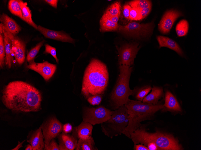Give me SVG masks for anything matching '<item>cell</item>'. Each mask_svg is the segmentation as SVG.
<instances>
[{
	"instance_id": "6da1fadb",
	"label": "cell",
	"mask_w": 201,
	"mask_h": 150,
	"mask_svg": "<svg viewBox=\"0 0 201 150\" xmlns=\"http://www.w3.org/2000/svg\"><path fill=\"white\" fill-rule=\"evenodd\" d=\"M2 93V103L12 111L35 112L41 109V93L26 82L21 81H11L3 87Z\"/></svg>"
},
{
	"instance_id": "7a4b0ae2",
	"label": "cell",
	"mask_w": 201,
	"mask_h": 150,
	"mask_svg": "<svg viewBox=\"0 0 201 150\" xmlns=\"http://www.w3.org/2000/svg\"><path fill=\"white\" fill-rule=\"evenodd\" d=\"M109 74L106 65L92 59L86 67L83 78L81 94L85 99L96 94H103L107 87Z\"/></svg>"
},
{
	"instance_id": "3957f363",
	"label": "cell",
	"mask_w": 201,
	"mask_h": 150,
	"mask_svg": "<svg viewBox=\"0 0 201 150\" xmlns=\"http://www.w3.org/2000/svg\"><path fill=\"white\" fill-rule=\"evenodd\" d=\"M142 125L130 133V138L134 144L141 143L147 147L149 150H183L178 140L172 135L157 131L153 133L146 130Z\"/></svg>"
},
{
	"instance_id": "277c9868",
	"label": "cell",
	"mask_w": 201,
	"mask_h": 150,
	"mask_svg": "<svg viewBox=\"0 0 201 150\" xmlns=\"http://www.w3.org/2000/svg\"><path fill=\"white\" fill-rule=\"evenodd\" d=\"M125 105L127 109L129 122L122 134L129 138L130 133L142 125L141 122L151 119L155 113L164 108V104L153 105L130 99Z\"/></svg>"
},
{
	"instance_id": "5b68a950",
	"label": "cell",
	"mask_w": 201,
	"mask_h": 150,
	"mask_svg": "<svg viewBox=\"0 0 201 150\" xmlns=\"http://www.w3.org/2000/svg\"><path fill=\"white\" fill-rule=\"evenodd\" d=\"M119 77L110 96L116 109L125 104L130 99L129 97L134 95L135 92V89L132 90L129 87L132 67L119 66Z\"/></svg>"
},
{
	"instance_id": "8992f818",
	"label": "cell",
	"mask_w": 201,
	"mask_h": 150,
	"mask_svg": "<svg viewBox=\"0 0 201 150\" xmlns=\"http://www.w3.org/2000/svg\"><path fill=\"white\" fill-rule=\"evenodd\" d=\"M128 122L127 109L124 104L114 111L110 118L101 124V129L105 135L112 138L121 135Z\"/></svg>"
},
{
	"instance_id": "52a82bcc",
	"label": "cell",
	"mask_w": 201,
	"mask_h": 150,
	"mask_svg": "<svg viewBox=\"0 0 201 150\" xmlns=\"http://www.w3.org/2000/svg\"><path fill=\"white\" fill-rule=\"evenodd\" d=\"M113 112L102 106L96 108L87 107L83 111V121L92 125L102 124L110 118Z\"/></svg>"
},
{
	"instance_id": "ba28073f",
	"label": "cell",
	"mask_w": 201,
	"mask_h": 150,
	"mask_svg": "<svg viewBox=\"0 0 201 150\" xmlns=\"http://www.w3.org/2000/svg\"><path fill=\"white\" fill-rule=\"evenodd\" d=\"M153 28L152 22L140 24L133 22L125 25H119L118 30L128 35L139 38L149 35L152 32Z\"/></svg>"
},
{
	"instance_id": "9c48e42d",
	"label": "cell",
	"mask_w": 201,
	"mask_h": 150,
	"mask_svg": "<svg viewBox=\"0 0 201 150\" xmlns=\"http://www.w3.org/2000/svg\"><path fill=\"white\" fill-rule=\"evenodd\" d=\"M138 46L137 43H128L118 49L119 66H131L140 49Z\"/></svg>"
},
{
	"instance_id": "30bf717a",
	"label": "cell",
	"mask_w": 201,
	"mask_h": 150,
	"mask_svg": "<svg viewBox=\"0 0 201 150\" xmlns=\"http://www.w3.org/2000/svg\"><path fill=\"white\" fill-rule=\"evenodd\" d=\"M63 125L55 117L48 119L41 125L45 146L63 131Z\"/></svg>"
},
{
	"instance_id": "8fae6325",
	"label": "cell",
	"mask_w": 201,
	"mask_h": 150,
	"mask_svg": "<svg viewBox=\"0 0 201 150\" xmlns=\"http://www.w3.org/2000/svg\"><path fill=\"white\" fill-rule=\"evenodd\" d=\"M2 28L3 34L11 40L12 52L16 60L20 64H22L25 58V43L20 38L10 32L3 24Z\"/></svg>"
},
{
	"instance_id": "7c38bea8",
	"label": "cell",
	"mask_w": 201,
	"mask_h": 150,
	"mask_svg": "<svg viewBox=\"0 0 201 150\" xmlns=\"http://www.w3.org/2000/svg\"><path fill=\"white\" fill-rule=\"evenodd\" d=\"M27 67L39 74L44 80L47 81L55 73L57 66L45 61L42 63L35 62L33 60L29 62Z\"/></svg>"
},
{
	"instance_id": "4fadbf2b",
	"label": "cell",
	"mask_w": 201,
	"mask_h": 150,
	"mask_svg": "<svg viewBox=\"0 0 201 150\" xmlns=\"http://www.w3.org/2000/svg\"><path fill=\"white\" fill-rule=\"evenodd\" d=\"M182 16L183 14L176 10L172 9L167 11L158 24L159 30L163 34L169 33L175 22Z\"/></svg>"
},
{
	"instance_id": "5bb4252c",
	"label": "cell",
	"mask_w": 201,
	"mask_h": 150,
	"mask_svg": "<svg viewBox=\"0 0 201 150\" xmlns=\"http://www.w3.org/2000/svg\"><path fill=\"white\" fill-rule=\"evenodd\" d=\"M76 127L74 128L72 135L63 132L59 135L60 150H73L76 148L78 141Z\"/></svg>"
},
{
	"instance_id": "9a60e30c",
	"label": "cell",
	"mask_w": 201,
	"mask_h": 150,
	"mask_svg": "<svg viewBox=\"0 0 201 150\" xmlns=\"http://www.w3.org/2000/svg\"><path fill=\"white\" fill-rule=\"evenodd\" d=\"M37 30L45 37L63 42L73 43L74 40L68 34L62 31H56L45 28L40 25L38 26Z\"/></svg>"
},
{
	"instance_id": "2e32d148",
	"label": "cell",
	"mask_w": 201,
	"mask_h": 150,
	"mask_svg": "<svg viewBox=\"0 0 201 150\" xmlns=\"http://www.w3.org/2000/svg\"><path fill=\"white\" fill-rule=\"evenodd\" d=\"M44 139L41 126L33 132L27 141L31 144L33 150H42L44 149L45 145Z\"/></svg>"
},
{
	"instance_id": "e0dca14e",
	"label": "cell",
	"mask_w": 201,
	"mask_h": 150,
	"mask_svg": "<svg viewBox=\"0 0 201 150\" xmlns=\"http://www.w3.org/2000/svg\"><path fill=\"white\" fill-rule=\"evenodd\" d=\"M156 38L159 44V48L166 47L174 51L181 56H184V53L181 47L172 39L162 36H158Z\"/></svg>"
},
{
	"instance_id": "ac0fdd59",
	"label": "cell",
	"mask_w": 201,
	"mask_h": 150,
	"mask_svg": "<svg viewBox=\"0 0 201 150\" xmlns=\"http://www.w3.org/2000/svg\"><path fill=\"white\" fill-rule=\"evenodd\" d=\"M164 108L168 110L181 112V109L178 101L174 95L170 91L166 92L165 98Z\"/></svg>"
},
{
	"instance_id": "d6986e66",
	"label": "cell",
	"mask_w": 201,
	"mask_h": 150,
	"mask_svg": "<svg viewBox=\"0 0 201 150\" xmlns=\"http://www.w3.org/2000/svg\"><path fill=\"white\" fill-rule=\"evenodd\" d=\"M151 90L150 93L144 97L142 102L153 105L158 104L159 100L163 95V89L161 87L154 86Z\"/></svg>"
},
{
	"instance_id": "ffe728a7",
	"label": "cell",
	"mask_w": 201,
	"mask_h": 150,
	"mask_svg": "<svg viewBox=\"0 0 201 150\" xmlns=\"http://www.w3.org/2000/svg\"><path fill=\"white\" fill-rule=\"evenodd\" d=\"M0 21L8 30L14 35L16 36L21 30L20 27L17 23L4 13L1 15Z\"/></svg>"
},
{
	"instance_id": "44dd1931",
	"label": "cell",
	"mask_w": 201,
	"mask_h": 150,
	"mask_svg": "<svg viewBox=\"0 0 201 150\" xmlns=\"http://www.w3.org/2000/svg\"><path fill=\"white\" fill-rule=\"evenodd\" d=\"M93 128L91 123L83 121L76 127L78 138L88 139L91 138Z\"/></svg>"
},
{
	"instance_id": "7402d4cb",
	"label": "cell",
	"mask_w": 201,
	"mask_h": 150,
	"mask_svg": "<svg viewBox=\"0 0 201 150\" xmlns=\"http://www.w3.org/2000/svg\"><path fill=\"white\" fill-rule=\"evenodd\" d=\"M4 40L5 52V64L9 69L11 66L13 57L12 55L11 41L10 39L3 34Z\"/></svg>"
},
{
	"instance_id": "603a6c76",
	"label": "cell",
	"mask_w": 201,
	"mask_h": 150,
	"mask_svg": "<svg viewBox=\"0 0 201 150\" xmlns=\"http://www.w3.org/2000/svg\"><path fill=\"white\" fill-rule=\"evenodd\" d=\"M100 29L102 31H115L118 29V24L113 22L104 14L100 20Z\"/></svg>"
},
{
	"instance_id": "cb8c5ba5",
	"label": "cell",
	"mask_w": 201,
	"mask_h": 150,
	"mask_svg": "<svg viewBox=\"0 0 201 150\" xmlns=\"http://www.w3.org/2000/svg\"><path fill=\"white\" fill-rule=\"evenodd\" d=\"M27 4L26 2H23L22 1L20 2L23 20L37 30L38 26L32 19L31 11L29 7L27 6Z\"/></svg>"
},
{
	"instance_id": "d4e9b609",
	"label": "cell",
	"mask_w": 201,
	"mask_h": 150,
	"mask_svg": "<svg viewBox=\"0 0 201 150\" xmlns=\"http://www.w3.org/2000/svg\"><path fill=\"white\" fill-rule=\"evenodd\" d=\"M76 150H98L95 146L93 138L91 137L88 139H79Z\"/></svg>"
},
{
	"instance_id": "484cf974",
	"label": "cell",
	"mask_w": 201,
	"mask_h": 150,
	"mask_svg": "<svg viewBox=\"0 0 201 150\" xmlns=\"http://www.w3.org/2000/svg\"><path fill=\"white\" fill-rule=\"evenodd\" d=\"M22 0H10L8 4V9L13 14L19 17L23 20L22 13L20 5Z\"/></svg>"
},
{
	"instance_id": "4316f807",
	"label": "cell",
	"mask_w": 201,
	"mask_h": 150,
	"mask_svg": "<svg viewBox=\"0 0 201 150\" xmlns=\"http://www.w3.org/2000/svg\"><path fill=\"white\" fill-rule=\"evenodd\" d=\"M189 28L188 22L185 19L180 21L176 26V31L179 37L185 36L187 33Z\"/></svg>"
},
{
	"instance_id": "83f0119b",
	"label": "cell",
	"mask_w": 201,
	"mask_h": 150,
	"mask_svg": "<svg viewBox=\"0 0 201 150\" xmlns=\"http://www.w3.org/2000/svg\"><path fill=\"white\" fill-rule=\"evenodd\" d=\"M121 5L120 2L116 1L110 5L106 10L104 14L110 17L120 13Z\"/></svg>"
},
{
	"instance_id": "f1b7e54d",
	"label": "cell",
	"mask_w": 201,
	"mask_h": 150,
	"mask_svg": "<svg viewBox=\"0 0 201 150\" xmlns=\"http://www.w3.org/2000/svg\"><path fill=\"white\" fill-rule=\"evenodd\" d=\"M129 4L132 8L139 10L151 7L150 1L146 0H135L129 2Z\"/></svg>"
},
{
	"instance_id": "f546056e",
	"label": "cell",
	"mask_w": 201,
	"mask_h": 150,
	"mask_svg": "<svg viewBox=\"0 0 201 150\" xmlns=\"http://www.w3.org/2000/svg\"><path fill=\"white\" fill-rule=\"evenodd\" d=\"M151 89L152 87L150 86L146 85L138 89H135L134 95L136 100L142 101Z\"/></svg>"
},
{
	"instance_id": "4dcf8cb0",
	"label": "cell",
	"mask_w": 201,
	"mask_h": 150,
	"mask_svg": "<svg viewBox=\"0 0 201 150\" xmlns=\"http://www.w3.org/2000/svg\"><path fill=\"white\" fill-rule=\"evenodd\" d=\"M44 40H43L39 43L35 47L31 50L30 51L28 54L26 60L28 62H30L34 60L35 57L38 53L41 47L43 45Z\"/></svg>"
},
{
	"instance_id": "1f68e13d",
	"label": "cell",
	"mask_w": 201,
	"mask_h": 150,
	"mask_svg": "<svg viewBox=\"0 0 201 150\" xmlns=\"http://www.w3.org/2000/svg\"><path fill=\"white\" fill-rule=\"evenodd\" d=\"M3 34H0V66L2 68L4 65L5 52L4 45Z\"/></svg>"
},
{
	"instance_id": "d6a6232c",
	"label": "cell",
	"mask_w": 201,
	"mask_h": 150,
	"mask_svg": "<svg viewBox=\"0 0 201 150\" xmlns=\"http://www.w3.org/2000/svg\"><path fill=\"white\" fill-rule=\"evenodd\" d=\"M102 94H96L91 96L87 99V101L92 105H98L102 100Z\"/></svg>"
},
{
	"instance_id": "836d02e7",
	"label": "cell",
	"mask_w": 201,
	"mask_h": 150,
	"mask_svg": "<svg viewBox=\"0 0 201 150\" xmlns=\"http://www.w3.org/2000/svg\"><path fill=\"white\" fill-rule=\"evenodd\" d=\"M129 19L133 20H141L140 10L132 8L129 13Z\"/></svg>"
},
{
	"instance_id": "e575fe53",
	"label": "cell",
	"mask_w": 201,
	"mask_h": 150,
	"mask_svg": "<svg viewBox=\"0 0 201 150\" xmlns=\"http://www.w3.org/2000/svg\"><path fill=\"white\" fill-rule=\"evenodd\" d=\"M45 50L44 54H50L55 58L57 63H58L59 60L57 57L56 48L47 44L45 45Z\"/></svg>"
},
{
	"instance_id": "d590c367",
	"label": "cell",
	"mask_w": 201,
	"mask_h": 150,
	"mask_svg": "<svg viewBox=\"0 0 201 150\" xmlns=\"http://www.w3.org/2000/svg\"><path fill=\"white\" fill-rule=\"evenodd\" d=\"M44 150H60L59 146L54 140L52 139L48 145L45 147Z\"/></svg>"
},
{
	"instance_id": "8d00e7d4",
	"label": "cell",
	"mask_w": 201,
	"mask_h": 150,
	"mask_svg": "<svg viewBox=\"0 0 201 150\" xmlns=\"http://www.w3.org/2000/svg\"><path fill=\"white\" fill-rule=\"evenodd\" d=\"M132 8L128 4L125 5L123 8V14L124 16L126 19H129V13Z\"/></svg>"
},
{
	"instance_id": "74e56055",
	"label": "cell",
	"mask_w": 201,
	"mask_h": 150,
	"mask_svg": "<svg viewBox=\"0 0 201 150\" xmlns=\"http://www.w3.org/2000/svg\"><path fill=\"white\" fill-rule=\"evenodd\" d=\"M151 7L142 9L140 10L141 20L145 18L150 13Z\"/></svg>"
},
{
	"instance_id": "f35d334b",
	"label": "cell",
	"mask_w": 201,
	"mask_h": 150,
	"mask_svg": "<svg viewBox=\"0 0 201 150\" xmlns=\"http://www.w3.org/2000/svg\"><path fill=\"white\" fill-rule=\"evenodd\" d=\"M72 130V125L69 123H67L63 125V132L66 133H68L71 132Z\"/></svg>"
},
{
	"instance_id": "ab89813d",
	"label": "cell",
	"mask_w": 201,
	"mask_h": 150,
	"mask_svg": "<svg viewBox=\"0 0 201 150\" xmlns=\"http://www.w3.org/2000/svg\"><path fill=\"white\" fill-rule=\"evenodd\" d=\"M134 150H149L147 147L142 144H134Z\"/></svg>"
},
{
	"instance_id": "60d3db41",
	"label": "cell",
	"mask_w": 201,
	"mask_h": 150,
	"mask_svg": "<svg viewBox=\"0 0 201 150\" xmlns=\"http://www.w3.org/2000/svg\"><path fill=\"white\" fill-rule=\"evenodd\" d=\"M45 1L49 4L56 8L57 7L58 0H45Z\"/></svg>"
},
{
	"instance_id": "b9f144b4",
	"label": "cell",
	"mask_w": 201,
	"mask_h": 150,
	"mask_svg": "<svg viewBox=\"0 0 201 150\" xmlns=\"http://www.w3.org/2000/svg\"><path fill=\"white\" fill-rule=\"evenodd\" d=\"M120 13H119L117 15L111 17H107L113 23H116V24H118V21L120 15Z\"/></svg>"
},
{
	"instance_id": "7bdbcfd3",
	"label": "cell",
	"mask_w": 201,
	"mask_h": 150,
	"mask_svg": "<svg viewBox=\"0 0 201 150\" xmlns=\"http://www.w3.org/2000/svg\"><path fill=\"white\" fill-rule=\"evenodd\" d=\"M25 141V140H24L23 141V142H22L20 143V142H18V143L17 145L13 149H12L11 150H18L20 148L23 147L22 146V144Z\"/></svg>"
},
{
	"instance_id": "ee69618b",
	"label": "cell",
	"mask_w": 201,
	"mask_h": 150,
	"mask_svg": "<svg viewBox=\"0 0 201 150\" xmlns=\"http://www.w3.org/2000/svg\"><path fill=\"white\" fill-rule=\"evenodd\" d=\"M25 150H32V146L29 145L28 144L27 145L25 149Z\"/></svg>"
}]
</instances>
